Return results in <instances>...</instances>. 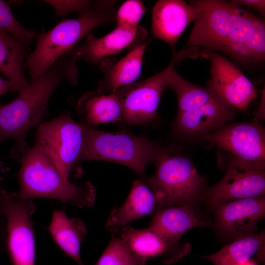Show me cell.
<instances>
[{"label": "cell", "mask_w": 265, "mask_h": 265, "mask_svg": "<svg viewBox=\"0 0 265 265\" xmlns=\"http://www.w3.org/2000/svg\"><path fill=\"white\" fill-rule=\"evenodd\" d=\"M209 223L197 218L185 206L167 207L158 211L149 227L167 240L177 243L187 231Z\"/></svg>", "instance_id": "21"}, {"label": "cell", "mask_w": 265, "mask_h": 265, "mask_svg": "<svg viewBox=\"0 0 265 265\" xmlns=\"http://www.w3.org/2000/svg\"></svg>", "instance_id": "38"}, {"label": "cell", "mask_w": 265, "mask_h": 265, "mask_svg": "<svg viewBox=\"0 0 265 265\" xmlns=\"http://www.w3.org/2000/svg\"><path fill=\"white\" fill-rule=\"evenodd\" d=\"M48 230L56 244L67 256L79 265H84L80 250L87 229L82 220L69 218L64 211L56 210L53 212Z\"/></svg>", "instance_id": "20"}, {"label": "cell", "mask_w": 265, "mask_h": 265, "mask_svg": "<svg viewBox=\"0 0 265 265\" xmlns=\"http://www.w3.org/2000/svg\"><path fill=\"white\" fill-rule=\"evenodd\" d=\"M3 219H4L3 217L0 215V242H2L3 236V235H4L3 234V231H4L3 229H5V228H3L4 227L3 226V223H4V220Z\"/></svg>", "instance_id": "34"}, {"label": "cell", "mask_w": 265, "mask_h": 265, "mask_svg": "<svg viewBox=\"0 0 265 265\" xmlns=\"http://www.w3.org/2000/svg\"><path fill=\"white\" fill-rule=\"evenodd\" d=\"M9 90H11L10 82L7 80L0 77V98Z\"/></svg>", "instance_id": "33"}, {"label": "cell", "mask_w": 265, "mask_h": 265, "mask_svg": "<svg viewBox=\"0 0 265 265\" xmlns=\"http://www.w3.org/2000/svg\"><path fill=\"white\" fill-rule=\"evenodd\" d=\"M18 173L21 198H46L69 203L79 208L93 205L95 191L89 182L73 183L65 180L46 153L34 143L19 160Z\"/></svg>", "instance_id": "2"}, {"label": "cell", "mask_w": 265, "mask_h": 265, "mask_svg": "<svg viewBox=\"0 0 265 265\" xmlns=\"http://www.w3.org/2000/svg\"><path fill=\"white\" fill-rule=\"evenodd\" d=\"M219 50L243 61L252 58L250 52L244 43L227 42L223 45Z\"/></svg>", "instance_id": "31"}, {"label": "cell", "mask_w": 265, "mask_h": 265, "mask_svg": "<svg viewBox=\"0 0 265 265\" xmlns=\"http://www.w3.org/2000/svg\"><path fill=\"white\" fill-rule=\"evenodd\" d=\"M145 263L118 237L112 235L108 245L95 265H144Z\"/></svg>", "instance_id": "25"}, {"label": "cell", "mask_w": 265, "mask_h": 265, "mask_svg": "<svg viewBox=\"0 0 265 265\" xmlns=\"http://www.w3.org/2000/svg\"><path fill=\"white\" fill-rule=\"evenodd\" d=\"M35 207L31 199L17 192L0 195V215L5 220L6 245L13 265H34L35 243L31 216Z\"/></svg>", "instance_id": "7"}, {"label": "cell", "mask_w": 265, "mask_h": 265, "mask_svg": "<svg viewBox=\"0 0 265 265\" xmlns=\"http://www.w3.org/2000/svg\"><path fill=\"white\" fill-rule=\"evenodd\" d=\"M118 237L134 254L146 263L150 259L161 258L170 264L183 255L176 249L177 243L171 242L150 227L135 229L127 225L112 233Z\"/></svg>", "instance_id": "15"}, {"label": "cell", "mask_w": 265, "mask_h": 265, "mask_svg": "<svg viewBox=\"0 0 265 265\" xmlns=\"http://www.w3.org/2000/svg\"><path fill=\"white\" fill-rule=\"evenodd\" d=\"M198 12L196 6L184 0H159L152 11L153 35L174 47L187 26L197 17Z\"/></svg>", "instance_id": "13"}, {"label": "cell", "mask_w": 265, "mask_h": 265, "mask_svg": "<svg viewBox=\"0 0 265 265\" xmlns=\"http://www.w3.org/2000/svg\"><path fill=\"white\" fill-rule=\"evenodd\" d=\"M239 265H257L253 261L249 260L245 263L239 264Z\"/></svg>", "instance_id": "35"}, {"label": "cell", "mask_w": 265, "mask_h": 265, "mask_svg": "<svg viewBox=\"0 0 265 265\" xmlns=\"http://www.w3.org/2000/svg\"><path fill=\"white\" fill-rule=\"evenodd\" d=\"M145 11V7L141 0H129L124 2L115 15L117 27L138 28V24Z\"/></svg>", "instance_id": "28"}, {"label": "cell", "mask_w": 265, "mask_h": 265, "mask_svg": "<svg viewBox=\"0 0 265 265\" xmlns=\"http://www.w3.org/2000/svg\"><path fill=\"white\" fill-rule=\"evenodd\" d=\"M264 241L263 233L247 236L225 246L213 254L203 258L214 265H239L250 260L262 247Z\"/></svg>", "instance_id": "24"}, {"label": "cell", "mask_w": 265, "mask_h": 265, "mask_svg": "<svg viewBox=\"0 0 265 265\" xmlns=\"http://www.w3.org/2000/svg\"><path fill=\"white\" fill-rule=\"evenodd\" d=\"M234 118L232 106L221 98L206 104L195 105L177 113L175 129L188 135H201L218 129Z\"/></svg>", "instance_id": "14"}, {"label": "cell", "mask_w": 265, "mask_h": 265, "mask_svg": "<svg viewBox=\"0 0 265 265\" xmlns=\"http://www.w3.org/2000/svg\"><path fill=\"white\" fill-rule=\"evenodd\" d=\"M52 5L58 15H62L70 12L81 14L91 8L93 5L89 0H45Z\"/></svg>", "instance_id": "29"}, {"label": "cell", "mask_w": 265, "mask_h": 265, "mask_svg": "<svg viewBox=\"0 0 265 265\" xmlns=\"http://www.w3.org/2000/svg\"><path fill=\"white\" fill-rule=\"evenodd\" d=\"M263 196L244 198L220 204L217 210L221 228L230 233L241 234L251 230L265 216Z\"/></svg>", "instance_id": "17"}, {"label": "cell", "mask_w": 265, "mask_h": 265, "mask_svg": "<svg viewBox=\"0 0 265 265\" xmlns=\"http://www.w3.org/2000/svg\"><path fill=\"white\" fill-rule=\"evenodd\" d=\"M156 211H158V206L154 192L143 179L135 180L125 202L111 211L106 221V228L113 233Z\"/></svg>", "instance_id": "16"}, {"label": "cell", "mask_w": 265, "mask_h": 265, "mask_svg": "<svg viewBox=\"0 0 265 265\" xmlns=\"http://www.w3.org/2000/svg\"><path fill=\"white\" fill-rule=\"evenodd\" d=\"M211 61L209 87L231 106L245 109L257 96L250 80L233 63L215 53H207Z\"/></svg>", "instance_id": "12"}, {"label": "cell", "mask_w": 265, "mask_h": 265, "mask_svg": "<svg viewBox=\"0 0 265 265\" xmlns=\"http://www.w3.org/2000/svg\"><path fill=\"white\" fill-rule=\"evenodd\" d=\"M205 139L233 153L236 158L264 170L265 132L256 122L225 125L207 134Z\"/></svg>", "instance_id": "10"}, {"label": "cell", "mask_w": 265, "mask_h": 265, "mask_svg": "<svg viewBox=\"0 0 265 265\" xmlns=\"http://www.w3.org/2000/svg\"><path fill=\"white\" fill-rule=\"evenodd\" d=\"M0 29L20 40L26 47L35 37V33L24 27L13 15L9 4L0 0Z\"/></svg>", "instance_id": "27"}, {"label": "cell", "mask_w": 265, "mask_h": 265, "mask_svg": "<svg viewBox=\"0 0 265 265\" xmlns=\"http://www.w3.org/2000/svg\"><path fill=\"white\" fill-rule=\"evenodd\" d=\"M262 21L247 11L238 8L237 15L225 43H245L254 35Z\"/></svg>", "instance_id": "26"}, {"label": "cell", "mask_w": 265, "mask_h": 265, "mask_svg": "<svg viewBox=\"0 0 265 265\" xmlns=\"http://www.w3.org/2000/svg\"><path fill=\"white\" fill-rule=\"evenodd\" d=\"M138 29L117 27L106 35L98 38L88 34L85 42L70 51L73 58L96 64L104 57L119 53L134 40Z\"/></svg>", "instance_id": "18"}, {"label": "cell", "mask_w": 265, "mask_h": 265, "mask_svg": "<svg viewBox=\"0 0 265 265\" xmlns=\"http://www.w3.org/2000/svg\"><path fill=\"white\" fill-rule=\"evenodd\" d=\"M177 62L172 59L161 72L141 81L114 90L123 108V120L132 125H143L157 119L159 103L167 87V79Z\"/></svg>", "instance_id": "8"}, {"label": "cell", "mask_w": 265, "mask_h": 265, "mask_svg": "<svg viewBox=\"0 0 265 265\" xmlns=\"http://www.w3.org/2000/svg\"><path fill=\"white\" fill-rule=\"evenodd\" d=\"M231 2L234 4L245 5L250 7L254 8L258 10L260 13L264 14L265 8V1L263 0H232Z\"/></svg>", "instance_id": "32"}, {"label": "cell", "mask_w": 265, "mask_h": 265, "mask_svg": "<svg viewBox=\"0 0 265 265\" xmlns=\"http://www.w3.org/2000/svg\"><path fill=\"white\" fill-rule=\"evenodd\" d=\"M252 58L263 60L265 53V26L262 21L257 28L254 35L245 43Z\"/></svg>", "instance_id": "30"}, {"label": "cell", "mask_w": 265, "mask_h": 265, "mask_svg": "<svg viewBox=\"0 0 265 265\" xmlns=\"http://www.w3.org/2000/svg\"><path fill=\"white\" fill-rule=\"evenodd\" d=\"M163 150L147 138L124 130L111 132L84 126L79 163L87 160L114 162L128 167L143 178L147 165L155 162Z\"/></svg>", "instance_id": "4"}, {"label": "cell", "mask_w": 265, "mask_h": 265, "mask_svg": "<svg viewBox=\"0 0 265 265\" xmlns=\"http://www.w3.org/2000/svg\"><path fill=\"white\" fill-rule=\"evenodd\" d=\"M113 1H97L75 19L62 21L37 38L34 51L27 57L25 67L31 80L46 71L61 56L96 27L115 19Z\"/></svg>", "instance_id": "3"}, {"label": "cell", "mask_w": 265, "mask_h": 265, "mask_svg": "<svg viewBox=\"0 0 265 265\" xmlns=\"http://www.w3.org/2000/svg\"><path fill=\"white\" fill-rule=\"evenodd\" d=\"M71 53L58 58L46 71L19 92L17 97L0 105V142L14 140L10 156L20 160L30 147L26 141L29 131L37 127L48 113L52 95L62 82L76 84L78 69Z\"/></svg>", "instance_id": "1"}, {"label": "cell", "mask_w": 265, "mask_h": 265, "mask_svg": "<svg viewBox=\"0 0 265 265\" xmlns=\"http://www.w3.org/2000/svg\"><path fill=\"white\" fill-rule=\"evenodd\" d=\"M265 190L264 170L236 158L229 164L223 179L207 192V196L212 204L220 205L263 196Z\"/></svg>", "instance_id": "11"}, {"label": "cell", "mask_w": 265, "mask_h": 265, "mask_svg": "<svg viewBox=\"0 0 265 265\" xmlns=\"http://www.w3.org/2000/svg\"><path fill=\"white\" fill-rule=\"evenodd\" d=\"M148 43L143 42L132 49L106 73L96 91L109 94L120 87L132 83L139 77L144 52Z\"/></svg>", "instance_id": "22"}, {"label": "cell", "mask_w": 265, "mask_h": 265, "mask_svg": "<svg viewBox=\"0 0 265 265\" xmlns=\"http://www.w3.org/2000/svg\"><path fill=\"white\" fill-rule=\"evenodd\" d=\"M76 109L80 123L88 127L123 120L122 104L114 91L106 94L86 92L78 100Z\"/></svg>", "instance_id": "19"}, {"label": "cell", "mask_w": 265, "mask_h": 265, "mask_svg": "<svg viewBox=\"0 0 265 265\" xmlns=\"http://www.w3.org/2000/svg\"><path fill=\"white\" fill-rule=\"evenodd\" d=\"M199 10L186 47L219 49L226 42L238 7L222 0H193Z\"/></svg>", "instance_id": "9"}, {"label": "cell", "mask_w": 265, "mask_h": 265, "mask_svg": "<svg viewBox=\"0 0 265 265\" xmlns=\"http://www.w3.org/2000/svg\"><path fill=\"white\" fill-rule=\"evenodd\" d=\"M25 47L20 40L0 29V73L10 82L12 92L19 93L29 84L23 67Z\"/></svg>", "instance_id": "23"}, {"label": "cell", "mask_w": 265, "mask_h": 265, "mask_svg": "<svg viewBox=\"0 0 265 265\" xmlns=\"http://www.w3.org/2000/svg\"><path fill=\"white\" fill-rule=\"evenodd\" d=\"M84 137V126L75 121L68 112L37 127L35 143L50 158L62 178L70 181V174L79 163Z\"/></svg>", "instance_id": "6"}, {"label": "cell", "mask_w": 265, "mask_h": 265, "mask_svg": "<svg viewBox=\"0 0 265 265\" xmlns=\"http://www.w3.org/2000/svg\"><path fill=\"white\" fill-rule=\"evenodd\" d=\"M5 190L4 189L1 184V178L0 175V195L2 194Z\"/></svg>", "instance_id": "36"}, {"label": "cell", "mask_w": 265, "mask_h": 265, "mask_svg": "<svg viewBox=\"0 0 265 265\" xmlns=\"http://www.w3.org/2000/svg\"><path fill=\"white\" fill-rule=\"evenodd\" d=\"M2 243L3 242H0V252L3 250Z\"/></svg>", "instance_id": "37"}, {"label": "cell", "mask_w": 265, "mask_h": 265, "mask_svg": "<svg viewBox=\"0 0 265 265\" xmlns=\"http://www.w3.org/2000/svg\"><path fill=\"white\" fill-rule=\"evenodd\" d=\"M155 163V174L144 180L156 197L158 211L174 205L185 206L201 192L204 179L186 157L163 150Z\"/></svg>", "instance_id": "5"}]
</instances>
